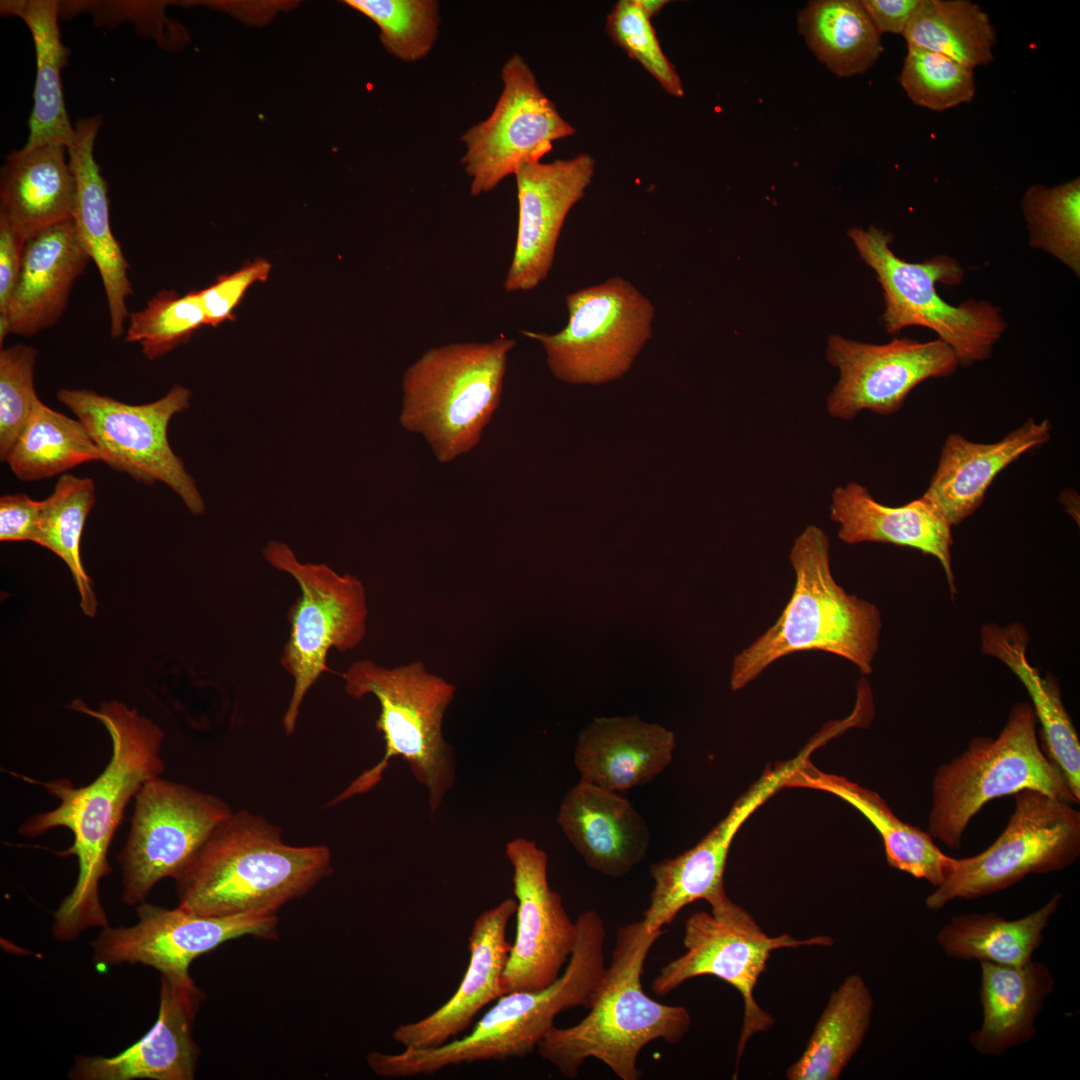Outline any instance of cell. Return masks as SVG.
<instances>
[{
    "mask_svg": "<svg viewBox=\"0 0 1080 1080\" xmlns=\"http://www.w3.org/2000/svg\"><path fill=\"white\" fill-rule=\"evenodd\" d=\"M69 709L97 719L112 741L110 761L91 783L76 787L67 778L41 784L59 800L49 811L36 813L18 828L21 836L34 838L56 827L69 829L72 845L60 855H74L78 876L71 892L53 913L52 935L71 942L88 928L109 926L99 885L111 872L109 848L125 809L143 784L165 769L160 756L164 733L151 719L119 701L103 702L98 710L75 699Z\"/></svg>",
    "mask_w": 1080,
    "mask_h": 1080,
    "instance_id": "1",
    "label": "cell"
},
{
    "mask_svg": "<svg viewBox=\"0 0 1080 1080\" xmlns=\"http://www.w3.org/2000/svg\"><path fill=\"white\" fill-rule=\"evenodd\" d=\"M325 845L292 846L248 810L231 812L175 879L178 905L205 916L277 915L332 873Z\"/></svg>",
    "mask_w": 1080,
    "mask_h": 1080,
    "instance_id": "2",
    "label": "cell"
},
{
    "mask_svg": "<svg viewBox=\"0 0 1080 1080\" xmlns=\"http://www.w3.org/2000/svg\"><path fill=\"white\" fill-rule=\"evenodd\" d=\"M576 943L562 975L539 991L502 995L472 1031L433 1048H405L399 1053L373 1051L371 1071L383 1078L430 1076L462 1064L507 1061L533 1053L554 1027L555 1017L570 1008L589 1009L604 977L605 926L593 909L577 920Z\"/></svg>",
    "mask_w": 1080,
    "mask_h": 1080,
    "instance_id": "3",
    "label": "cell"
},
{
    "mask_svg": "<svg viewBox=\"0 0 1080 1080\" xmlns=\"http://www.w3.org/2000/svg\"><path fill=\"white\" fill-rule=\"evenodd\" d=\"M665 931L650 932L643 920L620 926L611 961L589 1013L577 1024L553 1027L538 1044L539 1055L568 1079L589 1058L603 1062L621 1080H639L641 1050L654 1040L679 1044L691 1027L689 1011L660 1003L643 990L644 962Z\"/></svg>",
    "mask_w": 1080,
    "mask_h": 1080,
    "instance_id": "4",
    "label": "cell"
},
{
    "mask_svg": "<svg viewBox=\"0 0 1080 1080\" xmlns=\"http://www.w3.org/2000/svg\"><path fill=\"white\" fill-rule=\"evenodd\" d=\"M795 572L791 597L777 621L733 660L730 686L737 691L769 665L792 653L823 651L873 671L882 628L877 606L850 594L834 579L830 541L815 525L795 539L789 554Z\"/></svg>",
    "mask_w": 1080,
    "mask_h": 1080,
    "instance_id": "5",
    "label": "cell"
},
{
    "mask_svg": "<svg viewBox=\"0 0 1080 1080\" xmlns=\"http://www.w3.org/2000/svg\"><path fill=\"white\" fill-rule=\"evenodd\" d=\"M341 677L351 698L371 695L377 699L380 712L376 729L383 736L385 752L328 805L369 792L381 781L390 760L402 757L414 779L427 790L433 817L456 780L454 748L442 731L445 713L455 698V685L429 672L421 661L389 668L360 659Z\"/></svg>",
    "mask_w": 1080,
    "mask_h": 1080,
    "instance_id": "6",
    "label": "cell"
},
{
    "mask_svg": "<svg viewBox=\"0 0 1080 1080\" xmlns=\"http://www.w3.org/2000/svg\"><path fill=\"white\" fill-rule=\"evenodd\" d=\"M516 341L451 343L430 348L402 380L399 421L418 434L441 464L474 449L496 412L508 354Z\"/></svg>",
    "mask_w": 1080,
    "mask_h": 1080,
    "instance_id": "7",
    "label": "cell"
},
{
    "mask_svg": "<svg viewBox=\"0 0 1080 1080\" xmlns=\"http://www.w3.org/2000/svg\"><path fill=\"white\" fill-rule=\"evenodd\" d=\"M1030 703L1016 702L996 738L975 737L966 750L935 771L928 832L952 849L985 804L1023 789L1042 791L1071 805L1078 801L1038 741Z\"/></svg>",
    "mask_w": 1080,
    "mask_h": 1080,
    "instance_id": "8",
    "label": "cell"
},
{
    "mask_svg": "<svg viewBox=\"0 0 1080 1080\" xmlns=\"http://www.w3.org/2000/svg\"><path fill=\"white\" fill-rule=\"evenodd\" d=\"M847 234L883 290L881 321L887 334L911 326L928 328L952 348L962 367L991 357L1007 328L1001 309L976 299L953 305L936 289L937 283L961 284L965 270L955 258L938 254L922 262L903 260L890 248L892 234L873 225L850 228Z\"/></svg>",
    "mask_w": 1080,
    "mask_h": 1080,
    "instance_id": "9",
    "label": "cell"
},
{
    "mask_svg": "<svg viewBox=\"0 0 1080 1080\" xmlns=\"http://www.w3.org/2000/svg\"><path fill=\"white\" fill-rule=\"evenodd\" d=\"M262 553L300 589L288 612L290 633L280 657V666L293 681L282 719L285 734L292 735L306 695L328 670L329 651L347 652L363 642L368 627L367 593L355 575L340 574L323 563L300 562L285 543L270 541Z\"/></svg>",
    "mask_w": 1080,
    "mask_h": 1080,
    "instance_id": "10",
    "label": "cell"
},
{
    "mask_svg": "<svg viewBox=\"0 0 1080 1080\" xmlns=\"http://www.w3.org/2000/svg\"><path fill=\"white\" fill-rule=\"evenodd\" d=\"M711 906V912L693 913L685 922V952L664 965L651 988L658 996L674 991L694 977L710 975L725 981L742 996L744 1015L737 1045L736 1072L749 1039L769 1030L773 1017L759 1007L754 990L767 969L773 951L801 946H831L833 938L825 935L797 939L787 933L767 935L743 907L724 896Z\"/></svg>",
    "mask_w": 1080,
    "mask_h": 1080,
    "instance_id": "11",
    "label": "cell"
},
{
    "mask_svg": "<svg viewBox=\"0 0 1080 1080\" xmlns=\"http://www.w3.org/2000/svg\"><path fill=\"white\" fill-rule=\"evenodd\" d=\"M1015 809L999 837L984 851L956 859L953 872L925 899L929 910L1013 886L1030 874L1063 870L1080 856V812L1042 791L1014 795Z\"/></svg>",
    "mask_w": 1080,
    "mask_h": 1080,
    "instance_id": "12",
    "label": "cell"
},
{
    "mask_svg": "<svg viewBox=\"0 0 1080 1080\" xmlns=\"http://www.w3.org/2000/svg\"><path fill=\"white\" fill-rule=\"evenodd\" d=\"M559 332L521 331L543 346L552 374L569 384H602L623 376L652 335L655 308L621 277L566 296Z\"/></svg>",
    "mask_w": 1080,
    "mask_h": 1080,
    "instance_id": "13",
    "label": "cell"
},
{
    "mask_svg": "<svg viewBox=\"0 0 1080 1080\" xmlns=\"http://www.w3.org/2000/svg\"><path fill=\"white\" fill-rule=\"evenodd\" d=\"M192 393L174 385L163 397L128 404L87 389H60L58 400L84 425L102 462L146 485L161 482L194 515L205 511L194 478L172 450L167 436L171 418L190 406Z\"/></svg>",
    "mask_w": 1080,
    "mask_h": 1080,
    "instance_id": "14",
    "label": "cell"
},
{
    "mask_svg": "<svg viewBox=\"0 0 1080 1080\" xmlns=\"http://www.w3.org/2000/svg\"><path fill=\"white\" fill-rule=\"evenodd\" d=\"M134 802L118 855L121 899L128 906L145 902L161 880H175L232 812L221 797L161 776L145 782Z\"/></svg>",
    "mask_w": 1080,
    "mask_h": 1080,
    "instance_id": "15",
    "label": "cell"
},
{
    "mask_svg": "<svg viewBox=\"0 0 1080 1080\" xmlns=\"http://www.w3.org/2000/svg\"><path fill=\"white\" fill-rule=\"evenodd\" d=\"M502 90L490 115L460 137L461 164L477 197L494 190L524 164L538 162L575 128L543 92L532 69L515 53L501 69Z\"/></svg>",
    "mask_w": 1080,
    "mask_h": 1080,
    "instance_id": "16",
    "label": "cell"
},
{
    "mask_svg": "<svg viewBox=\"0 0 1080 1080\" xmlns=\"http://www.w3.org/2000/svg\"><path fill=\"white\" fill-rule=\"evenodd\" d=\"M136 913L134 925L101 928L91 942L98 970L142 964L166 977L191 980L192 961L226 941L244 935L278 937L277 915L205 916L179 905L169 909L146 901L137 905Z\"/></svg>",
    "mask_w": 1080,
    "mask_h": 1080,
    "instance_id": "17",
    "label": "cell"
},
{
    "mask_svg": "<svg viewBox=\"0 0 1080 1080\" xmlns=\"http://www.w3.org/2000/svg\"><path fill=\"white\" fill-rule=\"evenodd\" d=\"M826 358L840 372L827 397V411L845 420L863 410L882 416L896 413L919 384L949 377L959 366L952 348L939 338L921 342L902 337L871 344L833 334Z\"/></svg>",
    "mask_w": 1080,
    "mask_h": 1080,
    "instance_id": "18",
    "label": "cell"
},
{
    "mask_svg": "<svg viewBox=\"0 0 1080 1080\" xmlns=\"http://www.w3.org/2000/svg\"><path fill=\"white\" fill-rule=\"evenodd\" d=\"M513 869L516 934L503 975L506 993L539 991L552 985L573 952L577 926L548 882V857L526 838L506 844Z\"/></svg>",
    "mask_w": 1080,
    "mask_h": 1080,
    "instance_id": "19",
    "label": "cell"
},
{
    "mask_svg": "<svg viewBox=\"0 0 1080 1080\" xmlns=\"http://www.w3.org/2000/svg\"><path fill=\"white\" fill-rule=\"evenodd\" d=\"M817 749L810 741L793 759L777 763L742 794L728 814L694 847L650 865L654 885L643 922L650 932L662 930L687 905H710L726 896L724 871L732 841L746 820L778 790L800 763Z\"/></svg>",
    "mask_w": 1080,
    "mask_h": 1080,
    "instance_id": "20",
    "label": "cell"
},
{
    "mask_svg": "<svg viewBox=\"0 0 1080 1080\" xmlns=\"http://www.w3.org/2000/svg\"><path fill=\"white\" fill-rule=\"evenodd\" d=\"M594 173L595 160L589 154L529 162L515 172L518 227L503 283L506 292L532 290L547 277L565 219L584 197Z\"/></svg>",
    "mask_w": 1080,
    "mask_h": 1080,
    "instance_id": "21",
    "label": "cell"
},
{
    "mask_svg": "<svg viewBox=\"0 0 1080 1080\" xmlns=\"http://www.w3.org/2000/svg\"><path fill=\"white\" fill-rule=\"evenodd\" d=\"M160 979L158 1018L152 1028L115 1056H76L69 1079H194L200 1050L192 1028L205 995L193 979Z\"/></svg>",
    "mask_w": 1080,
    "mask_h": 1080,
    "instance_id": "22",
    "label": "cell"
},
{
    "mask_svg": "<svg viewBox=\"0 0 1080 1080\" xmlns=\"http://www.w3.org/2000/svg\"><path fill=\"white\" fill-rule=\"evenodd\" d=\"M517 902L506 898L479 914L469 935V962L455 993L426 1017L395 1028L393 1038L404 1048L441 1046L463 1033L487 1004L506 994L503 975L511 943L506 930Z\"/></svg>",
    "mask_w": 1080,
    "mask_h": 1080,
    "instance_id": "23",
    "label": "cell"
},
{
    "mask_svg": "<svg viewBox=\"0 0 1080 1080\" xmlns=\"http://www.w3.org/2000/svg\"><path fill=\"white\" fill-rule=\"evenodd\" d=\"M89 260L73 219L30 237L9 304L0 314V344L8 334L29 337L55 325Z\"/></svg>",
    "mask_w": 1080,
    "mask_h": 1080,
    "instance_id": "24",
    "label": "cell"
},
{
    "mask_svg": "<svg viewBox=\"0 0 1080 1080\" xmlns=\"http://www.w3.org/2000/svg\"><path fill=\"white\" fill-rule=\"evenodd\" d=\"M557 822L586 865L605 876L622 877L646 857L647 823L618 792L579 780L564 795Z\"/></svg>",
    "mask_w": 1080,
    "mask_h": 1080,
    "instance_id": "25",
    "label": "cell"
},
{
    "mask_svg": "<svg viewBox=\"0 0 1080 1080\" xmlns=\"http://www.w3.org/2000/svg\"><path fill=\"white\" fill-rule=\"evenodd\" d=\"M101 124L99 115L80 119L74 126V140L67 148L76 179L72 219L83 248L97 266L108 304L110 334L118 338L124 333L130 315L126 300L133 289L128 278V262L110 226L107 183L94 157Z\"/></svg>",
    "mask_w": 1080,
    "mask_h": 1080,
    "instance_id": "26",
    "label": "cell"
},
{
    "mask_svg": "<svg viewBox=\"0 0 1080 1080\" xmlns=\"http://www.w3.org/2000/svg\"><path fill=\"white\" fill-rule=\"evenodd\" d=\"M1048 419L1026 420L994 443L972 442L950 434L940 452L937 468L920 496L951 527L971 516L983 503L996 476L1024 453L1051 438Z\"/></svg>",
    "mask_w": 1080,
    "mask_h": 1080,
    "instance_id": "27",
    "label": "cell"
},
{
    "mask_svg": "<svg viewBox=\"0 0 1080 1080\" xmlns=\"http://www.w3.org/2000/svg\"><path fill=\"white\" fill-rule=\"evenodd\" d=\"M673 731L637 715L594 718L579 734L574 765L580 780L624 792L642 786L672 762Z\"/></svg>",
    "mask_w": 1080,
    "mask_h": 1080,
    "instance_id": "28",
    "label": "cell"
},
{
    "mask_svg": "<svg viewBox=\"0 0 1080 1080\" xmlns=\"http://www.w3.org/2000/svg\"><path fill=\"white\" fill-rule=\"evenodd\" d=\"M830 519L839 525L838 538L846 544H892L934 556L945 572L952 598L957 594L951 564L952 527L921 497L890 507L875 500L867 487L849 482L833 491Z\"/></svg>",
    "mask_w": 1080,
    "mask_h": 1080,
    "instance_id": "29",
    "label": "cell"
},
{
    "mask_svg": "<svg viewBox=\"0 0 1080 1080\" xmlns=\"http://www.w3.org/2000/svg\"><path fill=\"white\" fill-rule=\"evenodd\" d=\"M1030 638L1018 622L1004 627L988 623L980 630V649L1007 666L1027 690L1041 725L1043 751L1062 775L1071 794L1080 801V742L1073 721L1062 700L1060 683L1030 664Z\"/></svg>",
    "mask_w": 1080,
    "mask_h": 1080,
    "instance_id": "30",
    "label": "cell"
},
{
    "mask_svg": "<svg viewBox=\"0 0 1080 1080\" xmlns=\"http://www.w3.org/2000/svg\"><path fill=\"white\" fill-rule=\"evenodd\" d=\"M66 151L58 143L23 147L8 155L1 167L0 213L27 240L73 217L76 179Z\"/></svg>",
    "mask_w": 1080,
    "mask_h": 1080,
    "instance_id": "31",
    "label": "cell"
},
{
    "mask_svg": "<svg viewBox=\"0 0 1080 1080\" xmlns=\"http://www.w3.org/2000/svg\"><path fill=\"white\" fill-rule=\"evenodd\" d=\"M785 787L825 791L856 808L880 834L886 861L894 869L924 879L936 888L946 881L955 868L956 858L945 855L935 845L929 832L898 818L877 792L843 776L819 770L810 757L794 769Z\"/></svg>",
    "mask_w": 1080,
    "mask_h": 1080,
    "instance_id": "32",
    "label": "cell"
},
{
    "mask_svg": "<svg viewBox=\"0 0 1080 1080\" xmlns=\"http://www.w3.org/2000/svg\"><path fill=\"white\" fill-rule=\"evenodd\" d=\"M980 966L983 1021L969 1042L981 1055L1001 1056L1036 1037V1018L1055 982L1049 967L1032 959L1019 966Z\"/></svg>",
    "mask_w": 1080,
    "mask_h": 1080,
    "instance_id": "33",
    "label": "cell"
},
{
    "mask_svg": "<svg viewBox=\"0 0 1080 1080\" xmlns=\"http://www.w3.org/2000/svg\"><path fill=\"white\" fill-rule=\"evenodd\" d=\"M1 13L20 17L29 28L36 52L34 105L25 148L58 143L67 148L75 136L66 111L61 70L68 64L69 49L61 40V4L50 0L2 1Z\"/></svg>",
    "mask_w": 1080,
    "mask_h": 1080,
    "instance_id": "34",
    "label": "cell"
},
{
    "mask_svg": "<svg viewBox=\"0 0 1080 1080\" xmlns=\"http://www.w3.org/2000/svg\"><path fill=\"white\" fill-rule=\"evenodd\" d=\"M874 1000L859 974H851L831 993L788 1080H837L860 1049L869 1029Z\"/></svg>",
    "mask_w": 1080,
    "mask_h": 1080,
    "instance_id": "35",
    "label": "cell"
},
{
    "mask_svg": "<svg viewBox=\"0 0 1080 1080\" xmlns=\"http://www.w3.org/2000/svg\"><path fill=\"white\" fill-rule=\"evenodd\" d=\"M1061 899L1062 894L1056 893L1038 910L1015 920L994 912L954 916L939 930L936 941L950 958L1007 966L1025 964L1043 942V932Z\"/></svg>",
    "mask_w": 1080,
    "mask_h": 1080,
    "instance_id": "36",
    "label": "cell"
},
{
    "mask_svg": "<svg viewBox=\"0 0 1080 1080\" xmlns=\"http://www.w3.org/2000/svg\"><path fill=\"white\" fill-rule=\"evenodd\" d=\"M798 29L816 58L838 77L865 73L884 51L858 0H815L798 13Z\"/></svg>",
    "mask_w": 1080,
    "mask_h": 1080,
    "instance_id": "37",
    "label": "cell"
},
{
    "mask_svg": "<svg viewBox=\"0 0 1080 1080\" xmlns=\"http://www.w3.org/2000/svg\"><path fill=\"white\" fill-rule=\"evenodd\" d=\"M902 36L907 47L943 54L972 69L993 61L997 39L989 15L969 0H920Z\"/></svg>",
    "mask_w": 1080,
    "mask_h": 1080,
    "instance_id": "38",
    "label": "cell"
},
{
    "mask_svg": "<svg viewBox=\"0 0 1080 1080\" xmlns=\"http://www.w3.org/2000/svg\"><path fill=\"white\" fill-rule=\"evenodd\" d=\"M3 461L19 480L37 481L102 457L78 419L39 401Z\"/></svg>",
    "mask_w": 1080,
    "mask_h": 1080,
    "instance_id": "39",
    "label": "cell"
},
{
    "mask_svg": "<svg viewBox=\"0 0 1080 1080\" xmlns=\"http://www.w3.org/2000/svg\"><path fill=\"white\" fill-rule=\"evenodd\" d=\"M95 503L92 479L64 474L53 492L41 501L37 543L59 556L68 566L80 594V606L86 616L94 617L97 600L80 556L81 536L86 518Z\"/></svg>",
    "mask_w": 1080,
    "mask_h": 1080,
    "instance_id": "40",
    "label": "cell"
},
{
    "mask_svg": "<svg viewBox=\"0 0 1080 1080\" xmlns=\"http://www.w3.org/2000/svg\"><path fill=\"white\" fill-rule=\"evenodd\" d=\"M1021 209L1029 244L1052 255L1080 276V179L1027 188Z\"/></svg>",
    "mask_w": 1080,
    "mask_h": 1080,
    "instance_id": "41",
    "label": "cell"
},
{
    "mask_svg": "<svg viewBox=\"0 0 1080 1080\" xmlns=\"http://www.w3.org/2000/svg\"><path fill=\"white\" fill-rule=\"evenodd\" d=\"M346 5L371 19L380 41L393 56L417 62L432 51L440 29L436 0H346Z\"/></svg>",
    "mask_w": 1080,
    "mask_h": 1080,
    "instance_id": "42",
    "label": "cell"
},
{
    "mask_svg": "<svg viewBox=\"0 0 1080 1080\" xmlns=\"http://www.w3.org/2000/svg\"><path fill=\"white\" fill-rule=\"evenodd\" d=\"M205 324L198 291L178 295L175 290L156 293L139 311L129 315L124 342L138 343L148 360H155L190 340Z\"/></svg>",
    "mask_w": 1080,
    "mask_h": 1080,
    "instance_id": "43",
    "label": "cell"
},
{
    "mask_svg": "<svg viewBox=\"0 0 1080 1080\" xmlns=\"http://www.w3.org/2000/svg\"><path fill=\"white\" fill-rule=\"evenodd\" d=\"M899 82L910 100L933 111L971 102L974 69L926 49L907 47Z\"/></svg>",
    "mask_w": 1080,
    "mask_h": 1080,
    "instance_id": "44",
    "label": "cell"
},
{
    "mask_svg": "<svg viewBox=\"0 0 1080 1080\" xmlns=\"http://www.w3.org/2000/svg\"><path fill=\"white\" fill-rule=\"evenodd\" d=\"M606 31L630 58L636 60L675 97L684 95L679 74L663 52L656 32L636 0H619L607 16Z\"/></svg>",
    "mask_w": 1080,
    "mask_h": 1080,
    "instance_id": "45",
    "label": "cell"
},
{
    "mask_svg": "<svg viewBox=\"0 0 1080 1080\" xmlns=\"http://www.w3.org/2000/svg\"><path fill=\"white\" fill-rule=\"evenodd\" d=\"M37 350L16 344L0 350V457L3 461L40 401L34 386Z\"/></svg>",
    "mask_w": 1080,
    "mask_h": 1080,
    "instance_id": "46",
    "label": "cell"
},
{
    "mask_svg": "<svg viewBox=\"0 0 1080 1080\" xmlns=\"http://www.w3.org/2000/svg\"><path fill=\"white\" fill-rule=\"evenodd\" d=\"M270 270L271 265L267 260L255 259L232 273L218 276L213 284L198 291L205 324L216 327L234 320V310L245 293L253 284L266 281Z\"/></svg>",
    "mask_w": 1080,
    "mask_h": 1080,
    "instance_id": "47",
    "label": "cell"
},
{
    "mask_svg": "<svg viewBox=\"0 0 1080 1080\" xmlns=\"http://www.w3.org/2000/svg\"><path fill=\"white\" fill-rule=\"evenodd\" d=\"M41 501L26 494L4 495L0 499V540L34 541Z\"/></svg>",
    "mask_w": 1080,
    "mask_h": 1080,
    "instance_id": "48",
    "label": "cell"
},
{
    "mask_svg": "<svg viewBox=\"0 0 1080 1080\" xmlns=\"http://www.w3.org/2000/svg\"><path fill=\"white\" fill-rule=\"evenodd\" d=\"M27 238L0 213V314L5 313L16 286Z\"/></svg>",
    "mask_w": 1080,
    "mask_h": 1080,
    "instance_id": "49",
    "label": "cell"
},
{
    "mask_svg": "<svg viewBox=\"0 0 1080 1080\" xmlns=\"http://www.w3.org/2000/svg\"><path fill=\"white\" fill-rule=\"evenodd\" d=\"M860 2L880 34L902 35L920 0H861Z\"/></svg>",
    "mask_w": 1080,
    "mask_h": 1080,
    "instance_id": "50",
    "label": "cell"
},
{
    "mask_svg": "<svg viewBox=\"0 0 1080 1080\" xmlns=\"http://www.w3.org/2000/svg\"><path fill=\"white\" fill-rule=\"evenodd\" d=\"M636 3L640 7V9L643 11V13L648 18L651 19L653 16L657 15L664 8V6L667 3H669V1H666V0H636Z\"/></svg>",
    "mask_w": 1080,
    "mask_h": 1080,
    "instance_id": "51",
    "label": "cell"
}]
</instances>
